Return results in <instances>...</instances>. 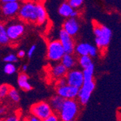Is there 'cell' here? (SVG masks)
<instances>
[{"mask_svg": "<svg viewBox=\"0 0 121 121\" xmlns=\"http://www.w3.org/2000/svg\"><path fill=\"white\" fill-rule=\"evenodd\" d=\"M78 64L83 69H85L93 64L92 57L89 55H81L78 58Z\"/></svg>", "mask_w": 121, "mask_h": 121, "instance_id": "7402d4cb", "label": "cell"}, {"mask_svg": "<svg viewBox=\"0 0 121 121\" xmlns=\"http://www.w3.org/2000/svg\"><path fill=\"white\" fill-rule=\"evenodd\" d=\"M65 54L64 49L59 40L49 41L47 44V59L52 62H59Z\"/></svg>", "mask_w": 121, "mask_h": 121, "instance_id": "5b68a950", "label": "cell"}, {"mask_svg": "<svg viewBox=\"0 0 121 121\" xmlns=\"http://www.w3.org/2000/svg\"><path fill=\"white\" fill-rule=\"evenodd\" d=\"M9 41L7 34L6 26L2 23H0V46L7 45Z\"/></svg>", "mask_w": 121, "mask_h": 121, "instance_id": "ffe728a7", "label": "cell"}, {"mask_svg": "<svg viewBox=\"0 0 121 121\" xmlns=\"http://www.w3.org/2000/svg\"><path fill=\"white\" fill-rule=\"evenodd\" d=\"M95 83L93 81H83V83L81 88L78 94V97L79 102L81 105H86L89 102L91 96L95 89Z\"/></svg>", "mask_w": 121, "mask_h": 121, "instance_id": "8992f818", "label": "cell"}, {"mask_svg": "<svg viewBox=\"0 0 121 121\" xmlns=\"http://www.w3.org/2000/svg\"><path fill=\"white\" fill-rule=\"evenodd\" d=\"M67 72L68 69L62 63H57L52 67L51 70V75L54 78L59 79L62 77H65Z\"/></svg>", "mask_w": 121, "mask_h": 121, "instance_id": "9a60e30c", "label": "cell"}, {"mask_svg": "<svg viewBox=\"0 0 121 121\" xmlns=\"http://www.w3.org/2000/svg\"><path fill=\"white\" fill-rule=\"evenodd\" d=\"M28 75L24 72L19 74L17 78V84L22 90L28 91L32 89V86L28 81Z\"/></svg>", "mask_w": 121, "mask_h": 121, "instance_id": "2e32d148", "label": "cell"}, {"mask_svg": "<svg viewBox=\"0 0 121 121\" xmlns=\"http://www.w3.org/2000/svg\"><path fill=\"white\" fill-rule=\"evenodd\" d=\"M10 86L8 84H2L0 86V99L5 98L8 95L9 90L10 89Z\"/></svg>", "mask_w": 121, "mask_h": 121, "instance_id": "d4e9b609", "label": "cell"}, {"mask_svg": "<svg viewBox=\"0 0 121 121\" xmlns=\"http://www.w3.org/2000/svg\"><path fill=\"white\" fill-rule=\"evenodd\" d=\"M70 121H74V120H70Z\"/></svg>", "mask_w": 121, "mask_h": 121, "instance_id": "60d3db41", "label": "cell"}, {"mask_svg": "<svg viewBox=\"0 0 121 121\" xmlns=\"http://www.w3.org/2000/svg\"><path fill=\"white\" fill-rule=\"evenodd\" d=\"M20 7V4L17 1L3 3L1 7L2 14L5 17H13L17 15Z\"/></svg>", "mask_w": 121, "mask_h": 121, "instance_id": "4fadbf2b", "label": "cell"}, {"mask_svg": "<svg viewBox=\"0 0 121 121\" xmlns=\"http://www.w3.org/2000/svg\"><path fill=\"white\" fill-rule=\"evenodd\" d=\"M17 15L19 18L23 22L29 23H36L37 3L34 0L23 2V4H20Z\"/></svg>", "mask_w": 121, "mask_h": 121, "instance_id": "7a4b0ae2", "label": "cell"}, {"mask_svg": "<svg viewBox=\"0 0 121 121\" xmlns=\"http://www.w3.org/2000/svg\"><path fill=\"white\" fill-rule=\"evenodd\" d=\"M28 65H23V67H22V70H23V72H26L28 70Z\"/></svg>", "mask_w": 121, "mask_h": 121, "instance_id": "8d00e7d4", "label": "cell"}, {"mask_svg": "<svg viewBox=\"0 0 121 121\" xmlns=\"http://www.w3.org/2000/svg\"><path fill=\"white\" fill-rule=\"evenodd\" d=\"M65 99L61 97L59 95H54L49 99V104L52 109L53 112L58 114L59 112L60 111V109L62 107V104L64 103Z\"/></svg>", "mask_w": 121, "mask_h": 121, "instance_id": "5bb4252c", "label": "cell"}, {"mask_svg": "<svg viewBox=\"0 0 121 121\" xmlns=\"http://www.w3.org/2000/svg\"><path fill=\"white\" fill-rule=\"evenodd\" d=\"M4 120H5V121H20V116L18 113H14L13 115H9Z\"/></svg>", "mask_w": 121, "mask_h": 121, "instance_id": "f1b7e54d", "label": "cell"}, {"mask_svg": "<svg viewBox=\"0 0 121 121\" xmlns=\"http://www.w3.org/2000/svg\"><path fill=\"white\" fill-rule=\"evenodd\" d=\"M78 12L77 10H75V9H73V11L72 12V13H71V15H70V17H74V18H76L78 16Z\"/></svg>", "mask_w": 121, "mask_h": 121, "instance_id": "836d02e7", "label": "cell"}, {"mask_svg": "<svg viewBox=\"0 0 121 121\" xmlns=\"http://www.w3.org/2000/svg\"><path fill=\"white\" fill-rule=\"evenodd\" d=\"M26 53L25 52V51H23V50H20L18 52V53H17V57H19V58H23L26 56Z\"/></svg>", "mask_w": 121, "mask_h": 121, "instance_id": "d6a6232c", "label": "cell"}, {"mask_svg": "<svg viewBox=\"0 0 121 121\" xmlns=\"http://www.w3.org/2000/svg\"><path fill=\"white\" fill-rule=\"evenodd\" d=\"M62 29L71 36H75L78 34L80 29V24L76 18L68 17L62 24Z\"/></svg>", "mask_w": 121, "mask_h": 121, "instance_id": "7c38bea8", "label": "cell"}, {"mask_svg": "<svg viewBox=\"0 0 121 121\" xmlns=\"http://www.w3.org/2000/svg\"><path fill=\"white\" fill-rule=\"evenodd\" d=\"M84 0H68V3L74 9H78L83 4Z\"/></svg>", "mask_w": 121, "mask_h": 121, "instance_id": "484cf974", "label": "cell"}, {"mask_svg": "<svg viewBox=\"0 0 121 121\" xmlns=\"http://www.w3.org/2000/svg\"><path fill=\"white\" fill-rule=\"evenodd\" d=\"M42 121H61V120L60 119V117H59L58 114L53 112L52 115H50L47 118L42 120Z\"/></svg>", "mask_w": 121, "mask_h": 121, "instance_id": "83f0119b", "label": "cell"}, {"mask_svg": "<svg viewBox=\"0 0 121 121\" xmlns=\"http://www.w3.org/2000/svg\"><path fill=\"white\" fill-rule=\"evenodd\" d=\"M36 45H32L30 47V49H28V52H27V54H28V57H29V58H30V57H33V55L34 54V53H35V52H36Z\"/></svg>", "mask_w": 121, "mask_h": 121, "instance_id": "f546056e", "label": "cell"}, {"mask_svg": "<svg viewBox=\"0 0 121 121\" xmlns=\"http://www.w3.org/2000/svg\"><path fill=\"white\" fill-rule=\"evenodd\" d=\"M94 65L91 64L88 68L83 69V81H90L94 80Z\"/></svg>", "mask_w": 121, "mask_h": 121, "instance_id": "44dd1931", "label": "cell"}, {"mask_svg": "<svg viewBox=\"0 0 121 121\" xmlns=\"http://www.w3.org/2000/svg\"><path fill=\"white\" fill-rule=\"evenodd\" d=\"M65 78L66 79L67 84L76 87L81 88L83 83V71L78 69H71L68 71Z\"/></svg>", "mask_w": 121, "mask_h": 121, "instance_id": "ba28073f", "label": "cell"}, {"mask_svg": "<svg viewBox=\"0 0 121 121\" xmlns=\"http://www.w3.org/2000/svg\"><path fill=\"white\" fill-rule=\"evenodd\" d=\"M6 112V108L4 107H0V116L3 115Z\"/></svg>", "mask_w": 121, "mask_h": 121, "instance_id": "e575fe53", "label": "cell"}, {"mask_svg": "<svg viewBox=\"0 0 121 121\" xmlns=\"http://www.w3.org/2000/svg\"><path fill=\"white\" fill-rule=\"evenodd\" d=\"M20 121H28L27 117H22V118H20Z\"/></svg>", "mask_w": 121, "mask_h": 121, "instance_id": "74e56055", "label": "cell"}, {"mask_svg": "<svg viewBox=\"0 0 121 121\" xmlns=\"http://www.w3.org/2000/svg\"><path fill=\"white\" fill-rule=\"evenodd\" d=\"M78 112L79 104L75 99H65L58 115L61 121H70L75 120Z\"/></svg>", "mask_w": 121, "mask_h": 121, "instance_id": "3957f363", "label": "cell"}, {"mask_svg": "<svg viewBox=\"0 0 121 121\" xmlns=\"http://www.w3.org/2000/svg\"><path fill=\"white\" fill-rule=\"evenodd\" d=\"M17 70V68L14 63H10V62H6V65L4 67V71L7 75H13L15 73Z\"/></svg>", "mask_w": 121, "mask_h": 121, "instance_id": "cb8c5ba5", "label": "cell"}, {"mask_svg": "<svg viewBox=\"0 0 121 121\" xmlns=\"http://www.w3.org/2000/svg\"><path fill=\"white\" fill-rule=\"evenodd\" d=\"M17 0H1V2L3 3H7V2H16Z\"/></svg>", "mask_w": 121, "mask_h": 121, "instance_id": "d590c367", "label": "cell"}, {"mask_svg": "<svg viewBox=\"0 0 121 121\" xmlns=\"http://www.w3.org/2000/svg\"><path fill=\"white\" fill-rule=\"evenodd\" d=\"M61 63L68 70L73 69L76 65V60L73 55V54H65L61 59Z\"/></svg>", "mask_w": 121, "mask_h": 121, "instance_id": "ac0fdd59", "label": "cell"}, {"mask_svg": "<svg viewBox=\"0 0 121 121\" xmlns=\"http://www.w3.org/2000/svg\"><path fill=\"white\" fill-rule=\"evenodd\" d=\"M30 115L40 120H43L53 113V110L49 102L41 101L33 104L30 108Z\"/></svg>", "mask_w": 121, "mask_h": 121, "instance_id": "277c9868", "label": "cell"}, {"mask_svg": "<svg viewBox=\"0 0 121 121\" xmlns=\"http://www.w3.org/2000/svg\"><path fill=\"white\" fill-rule=\"evenodd\" d=\"M4 61L5 62L15 63L17 61V57L14 54H9L4 57Z\"/></svg>", "mask_w": 121, "mask_h": 121, "instance_id": "4316f807", "label": "cell"}, {"mask_svg": "<svg viewBox=\"0 0 121 121\" xmlns=\"http://www.w3.org/2000/svg\"><path fill=\"white\" fill-rule=\"evenodd\" d=\"M27 119H28V121H42L39 118H38V117H35L34 115H32L27 117Z\"/></svg>", "mask_w": 121, "mask_h": 121, "instance_id": "1f68e13d", "label": "cell"}, {"mask_svg": "<svg viewBox=\"0 0 121 121\" xmlns=\"http://www.w3.org/2000/svg\"><path fill=\"white\" fill-rule=\"evenodd\" d=\"M75 52L79 56L89 55L91 57H95L98 54V49L96 47L89 43H79L75 47Z\"/></svg>", "mask_w": 121, "mask_h": 121, "instance_id": "8fae6325", "label": "cell"}, {"mask_svg": "<svg viewBox=\"0 0 121 121\" xmlns=\"http://www.w3.org/2000/svg\"><path fill=\"white\" fill-rule=\"evenodd\" d=\"M25 26L22 23L14 22L6 26V30L9 41H15L18 40L25 32Z\"/></svg>", "mask_w": 121, "mask_h": 121, "instance_id": "52a82bcc", "label": "cell"}, {"mask_svg": "<svg viewBox=\"0 0 121 121\" xmlns=\"http://www.w3.org/2000/svg\"><path fill=\"white\" fill-rule=\"evenodd\" d=\"M7 96H9L10 99L12 101H13L14 102L17 103V102H19L20 100V96L19 94V92L17 91V89H15V88L10 87Z\"/></svg>", "mask_w": 121, "mask_h": 121, "instance_id": "603a6c76", "label": "cell"}, {"mask_svg": "<svg viewBox=\"0 0 121 121\" xmlns=\"http://www.w3.org/2000/svg\"><path fill=\"white\" fill-rule=\"evenodd\" d=\"M21 2H28V1H32V0H19Z\"/></svg>", "mask_w": 121, "mask_h": 121, "instance_id": "f35d334b", "label": "cell"}, {"mask_svg": "<svg viewBox=\"0 0 121 121\" xmlns=\"http://www.w3.org/2000/svg\"><path fill=\"white\" fill-rule=\"evenodd\" d=\"M56 91L57 94L65 99H75L78 96L79 89L68 84H65L62 86H57Z\"/></svg>", "mask_w": 121, "mask_h": 121, "instance_id": "30bf717a", "label": "cell"}, {"mask_svg": "<svg viewBox=\"0 0 121 121\" xmlns=\"http://www.w3.org/2000/svg\"><path fill=\"white\" fill-rule=\"evenodd\" d=\"M57 80L58 81L57 83V86H62L67 84V82H66V79H65V77H62V78H60Z\"/></svg>", "mask_w": 121, "mask_h": 121, "instance_id": "4dcf8cb0", "label": "cell"}, {"mask_svg": "<svg viewBox=\"0 0 121 121\" xmlns=\"http://www.w3.org/2000/svg\"><path fill=\"white\" fill-rule=\"evenodd\" d=\"M93 32L95 36V44L97 49L99 50H106L112 39V30L107 26L94 20Z\"/></svg>", "mask_w": 121, "mask_h": 121, "instance_id": "6da1fadb", "label": "cell"}, {"mask_svg": "<svg viewBox=\"0 0 121 121\" xmlns=\"http://www.w3.org/2000/svg\"><path fill=\"white\" fill-rule=\"evenodd\" d=\"M73 9H74L68 2H64L60 6L58 9V13L60 15H61L62 17L68 18L70 17V15L73 11Z\"/></svg>", "mask_w": 121, "mask_h": 121, "instance_id": "d6986e66", "label": "cell"}, {"mask_svg": "<svg viewBox=\"0 0 121 121\" xmlns=\"http://www.w3.org/2000/svg\"><path fill=\"white\" fill-rule=\"evenodd\" d=\"M0 121H5V120L2 119V118H0Z\"/></svg>", "mask_w": 121, "mask_h": 121, "instance_id": "ab89813d", "label": "cell"}, {"mask_svg": "<svg viewBox=\"0 0 121 121\" xmlns=\"http://www.w3.org/2000/svg\"><path fill=\"white\" fill-rule=\"evenodd\" d=\"M47 20V13L46 8L42 4L37 3V20L38 25H43Z\"/></svg>", "mask_w": 121, "mask_h": 121, "instance_id": "e0dca14e", "label": "cell"}, {"mask_svg": "<svg viewBox=\"0 0 121 121\" xmlns=\"http://www.w3.org/2000/svg\"><path fill=\"white\" fill-rule=\"evenodd\" d=\"M59 41L64 49L65 54H73L75 52V43L73 36H70L63 29L60 30Z\"/></svg>", "mask_w": 121, "mask_h": 121, "instance_id": "9c48e42d", "label": "cell"}]
</instances>
